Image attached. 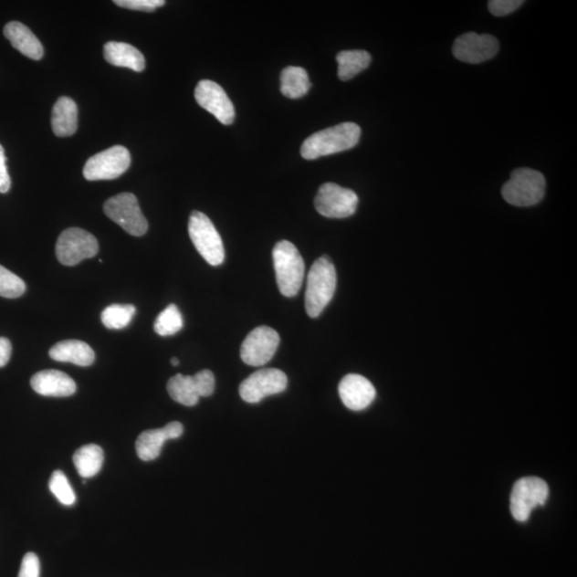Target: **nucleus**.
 Listing matches in <instances>:
<instances>
[{
    "label": "nucleus",
    "instance_id": "nucleus-31",
    "mask_svg": "<svg viewBox=\"0 0 577 577\" xmlns=\"http://www.w3.org/2000/svg\"><path fill=\"white\" fill-rule=\"evenodd\" d=\"M523 4L520 0H491L488 5L493 16H505L518 10Z\"/></svg>",
    "mask_w": 577,
    "mask_h": 577
},
{
    "label": "nucleus",
    "instance_id": "nucleus-23",
    "mask_svg": "<svg viewBox=\"0 0 577 577\" xmlns=\"http://www.w3.org/2000/svg\"><path fill=\"white\" fill-rule=\"evenodd\" d=\"M104 461L103 449L96 444H88L77 450L73 462L83 478H92L101 470Z\"/></svg>",
    "mask_w": 577,
    "mask_h": 577
},
{
    "label": "nucleus",
    "instance_id": "nucleus-21",
    "mask_svg": "<svg viewBox=\"0 0 577 577\" xmlns=\"http://www.w3.org/2000/svg\"><path fill=\"white\" fill-rule=\"evenodd\" d=\"M78 105L72 99L61 97L54 105L52 112V128L58 137H68L78 130Z\"/></svg>",
    "mask_w": 577,
    "mask_h": 577
},
{
    "label": "nucleus",
    "instance_id": "nucleus-1",
    "mask_svg": "<svg viewBox=\"0 0 577 577\" xmlns=\"http://www.w3.org/2000/svg\"><path fill=\"white\" fill-rule=\"evenodd\" d=\"M362 130L356 123L344 122L317 131L303 142L300 154L306 160L340 153L352 149L360 142Z\"/></svg>",
    "mask_w": 577,
    "mask_h": 577
},
{
    "label": "nucleus",
    "instance_id": "nucleus-5",
    "mask_svg": "<svg viewBox=\"0 0 577 577\" xmlns=\"http://www.w3.org/2000/svg\"><path fill=\"white\" fill-rule=\"evenodd\" d=\"M188 234L194 247L209 265H222L225 260L224 244L215 226L208 216L199 211L192 212L188 222Z\"/></svg>",
    "mask_w": 577,
    "mask_h": 577
},
{
    "label": "nucleus",
    "instance_id": "nucleus-16",
    "mask_svg": "<svg viewBox=\"0 0 577 577\" xmlns=\"http://www.w3.org/2000/svg\"><path fill=\"white\" fill-rule=\"evenodd\" d=\"M184 425L178 422L168 424L162 429L148 430L142 433L136 441V453L142 461H153L159 457L164 443L175 440L184 435Z\"/></svg>",
    "mask_w": 577,
    "mask_h": 577
},
{
    "label": "nucleus",
    "instance_id": "nucleus-19",
    "mask_svg": "<svg viewBox=\"0 0 577 577\" xmlns=\"http://www.w3.org/2000/svg\"><path fill=\"white\" fill-rule=\"evenodd\" d=\"M104 58L112 66L129 68L135 72H142L146 67L143 55L136 47L124 42L106 43Z\"/></svg>",
    "mask_w": 577,
    "mask_h": 577
},
{
    "label": "nucleus",
    "instance_id": "nucleus-35",
    "mask_svg": "<svg viewBox=\"0 0 577 577\" xmlns=\"http://www.w3.org/2000/svg\"><path fill=\"white\" fill-rule=\"evenodd\" d=\"M12 355V344L8 338L0 337V368L7 365Z\"/></svg>",
    "mask_w": 577,
    "mask_h": 577
},
{
    "label": "nucleus",
    "instance_id": "nucleus-18",
    "mask_svg": "<svg viewBox=\"0 0 577 577\" xmlns=\"http://www.w3.org/2000/svg\"><path fill=\"white\" fill-rule=\"evenodd\" d=\"M4 35L18 52L33 60H40L44 55L41 42L26 25L10 22L4 28Z\"/></svg>",
    "mask_w": 577,
    "mask_h": 577
},
{
    "label": "nucleus",
    "instance_id": "nucleus-25",
    "mask_svg": "<svg viewBox=\"0 0 577 577\" xmlns=\"http://www.w3.org/2000/svg\"><path fill=\"white\" fill-rule=\"evenodd\" d=\"M338 78L346 81L366 70L372 62V55L366 51H343L337 55Z\"/></svg>",
    "mask_w": 577,
    "mask_h": 577
},
{
    "label": "nucleus",
    "instance_id": "nucleus-12",
    "mask_svg": "<svg viewBox=\"0 0 577 577\" xmlns=\"http://www.w3.org/2000/svg\"><path fill=\"white\" fill-rule=\"evenodd\" d=\"M278 332L268 328L259 326L249 332L241 347V359L247 365L260 367L273 359L279 346Z\"/></svg>",
    "mask_w": 577,
    "mask_h": 577
},
{
    "label": "nucleus",
    "instance_id": "nucleus-33",
    "mask_svg": "<svg viewBox=\"0 0 577 577\" xmlns=\"http://www.w3.org/2000/svg\"><path fill=\"white\" fill-rule=\"evenodd\" d=\"M18 577H40V561L35 553L24 556Z\"/></svg>",
    "mask_w": 577,
    "mask_h": 577
},
{
    "label": "nucleus",
    "instance_id": "nucleus-8",
    "mask_svg": "<svg viewBox=\"0 0 577 577\" xmlns=\"http://www.w3.org/2000/svg\"><path fill=\"white\" fill-rule=\"evenodd\" d=\"M99 253L96 236L80 228H68L58 237L56 243V256L61 265L73 267L79 262L92 258Z\"/></svg>",
    "mask_w": 577,
    "mask_h": 577
},
{
    "label": "nucleus",
    "instance_id": "nucleus-4",
    "mask_svg": "<svg viewBox=\"0 0 577 577\" xmlns=\"http://www.w3.org/2000/svg\"><path fill=\"white\" fill-rule=\"evenodd\" d=\"M544 175L530 168H518L511 173L501 190L508 204L516 206H531L541 202L545 195Z\"/></svg>",
    "mask_w": 577,
    "mask_h": 577
},
{
    "label": "nucleus",
    "instance_id": "nucleus-11",
    "mask_svg": "<svg viewBox=\"0 0 577 577\" xmlns=\"http://www.w3.org/2000/svg\"><path fill=\"white\" fill-rule=\"evenodd\" d=\"M288 378L279 369H261L241 383L238 392L247 404H259L263 399L286 391Z\"/></svg>",
    "mask_w": 577,
    "mask_h": 577
},
{
    "label": "nucleus",
    "instance_id": "nucleus-13",
    "mask_svg": "<svg viewBox=\"0 0 577 577\" xmlns=\"http://www.w3.org/2000/svg\"><path fill=\"white\" fill-rule=\"evenodd\" d=\"M195 99L197 103L215 116L219 122L229 125L235 121V106L227 93L215 81L208 79L199 81L195 90Z\"/></svg>",
    "mask_w": 577,
    "mask_h": 577
},
{
    "label": "nucleus",
    "instance_id": "nucleus-7",
    "mask_svg": "<svg viewBox=\"0 0 577 577\" xmlns=\"http://www.w3.org/2000/svg\"><path fill=\"white\" fill-rule=\"evenodd\" d=\"M549 486L538 477H525L516 482L510 498L512 517L519 522H526L532 510L547 503Z\"/></svg>",
    "mask_w": 577,
    "mask_h": 577
},
{
    "label": "nucleus",
    "instance_id": "nucleus-14",
    "mask_svg": "<svg viewBox=\"0 0 577 577\" xmlns=\"http://www.w3.org/2000/svg\"><path fill=\"white\" fill-rule=\"evenodd\" d=\"M499 43L491 35L468 33L456 40L453 53L456 59L467 64H481L498 53Z\"/></svg>",
    "mask_w": 577,
    "mask_h": 577
},
{
    "label": "nucleus",
    "instance_id": "nucleus-17",
    "mask_svg": "<svg viewBox=\"0 0 577 577\" xmlns=\"http://www.w3.org/2000/svg\"><path fill=\"white\" fill-rule=\"evenodd\" d=\"M30 384L37 393L46 397H70L77 392V384L71 376L58 370H44L36 373Z\"/></svg>",
    "mask_w": 577,
    "mask_h": 577
},
{
    "label": "nucleus",
    "instance_id": "nucleus-6",
    "mask_svg": "<svg viewBox=\"0 0 577 577\" xmlns=\"http://www.w3.org/2000/svg\"><path fill=\"white\" fill-rule=\"evenodd\" d=\"M104 213L131 236H142L148 231L147 219L133 194L121 193L110 198L104 204Z\"/></svg>",
    "mask_w": 577,
    "mask_h": 577
},
{
    "label": "nucleus",
    "instance_id": "nucleus-32",
    "mask_svg": "<svg viewBox=\"0 0 577 577\" xmlns=\"http://www.w3.org/2000/svg\"><path fill=\"white\" fill-rule=\"evenodd\" d=\"M200 397H210L215 390V376L210 370H203L195 375Z\"/></svg>",
    "mask_w": 577,
    "mask_h": 577
},
{
    "label": "nucleus",
    "instance_id": "nucleus-9",
    "mask_svg": "<svg viewBox=\"0 0 577 577\" xmlns=\"http://www.w3.org/2000/svg\"><path fill=\"white\" fill-rule=\"evenodd\" d=\"M131 154L127 148L114 146L87 161L84 177L88 181L114 180L128 171Z\"/></svg>",
    "mask_w": 577,
    "mask_h": 577
},
{
    "label": "nucleus",
    "instance_id": "nucleus-34",
    "mask_svg": "<svg viewBox=\"0 0 577 577\" xmlns=\"http://www.w3.org/2000/svg\"><path fill=\"white\" fill-rule=\"evenodd\" d=\"M5 162H7V158H5V150L0 144V193L2 194L8 193L11 187V179Z\"/></svg>",
    "mask_w": 577,
    "mask_h": 577
},
{
    "label": "nucleus",
    "instance_id": "nucleus-3",
    "mask_svg": "<svg viewBox=\"0 0 577 577\" xmlns=\"http://www.w3.org/2000/svg\"><path fill=\"white\" fill-rule=\"evenodd\" d=\"M276 280L282 296L296 297L305 278V263L291 242L280 241L273 250Z\"/></svg>",
    "mask_w": 577,
    "mask_h": 577
},
{
    "label": "nucleus",
    "instance_id": "nucleus-24",
    "mask_svg": "<svg viewBox=\"0 0 577 577\" xmlns=\"http://www.w3.org/2000/svg\"><path fill=\"white\" fill-rule=\"evenodd\" d=\"M280 90L288 99H299L309 93L311 84L309 74L300 67H288L281 73Z\"/></svg>",
    "mask_w": 577,
    "mask_h": 577
},
{
    "label": "nucleus",
    "instance_id": "nucleus-26",
    "mask_svg": "<svg viewBox=\"0 0 577 577\" xmlns=\"http://www.w3.org/2000/svg\"><path fill=\"white\" fill-rule=\"evenodd\" d=\"M135 312L136 309L133 305H110L102 312V323L109 330H123L133 320Z\"/></svg>",
    "mask_w": 577,
    "mask_h": 577
},
{
    "label": "nucleus",
    "instance_id": "nucleus-29",
    "mask_svg": "<svg viewBox=\"0 0 577 577\" xmlns=\"http://www.w3.org/2000/svg\"><path fill=\"white\" fill-rule=\"evenodd\" d=\"M26 291V285L22 278L0 266V297L17 299Z\"/></svg>",
    "mask_w": 577,
    "mask_h": 577
},
{
    "label": "nucleus",
    "instance_id": "nucleus-15",
    "mask_svg": "<svg viewBox=\"0 0 577 577\" xmlns=\"http://www.w3.org/2000/svg\"><path fill=\"white\" fill-rule=\"evenodd\" d=\"M338 392L343 404L352 411L367 409L373 403L376 394L372 383L360 374L344 376Z\"/></svg>",
    "mask_w": 577,
    "mask_h": 577
},
{
    "label": "nucleus",
    "instance_id": "nucleus-30",
    "mask_svg": "<svg viewBox=\"0 0 577 577\" xmlns=\"http://www.w3.org/2000/svg\"><path fill=\"white\" fill-rule=\"evenodd\" d=\"M114 4L125 9L152 12L163 7L166 3L164 0H116Z\"/></svg>",
    "mask_w": 577,
    "mask_h": 577
},
{
    "label": "nucleus",
    "instance_id": "nucleus-36",
    "mask_svg": "<svg viewBox=\"0 0 577 577\" xmlns=\"http://www.w3.org/2000/svg\"><path fill=\"white\" fill-rule=\"evenodd\" d=\"M171 362H172V365L174 366V367H177L179 365V363H180L179 360L175 359V357H173V359H172Z\"/></svg>",
    "mask_w": 577,
    "mask_h": 577
},
{
    "label": "nucleus",
    "instance_id": "nucleus-2",
    "mask_svg": "<svg viewBox=\"0 0 577 577\" xmlns=\"http://www.w3.org/2000/svg\"><path fill=\"white\" fill-rule=\"evenodd\" d=\"M337 286L335 266L328 256L313 263L309 276L305 294V309L310 318H317L334 297Z\"/></svg>",
    "mask_w": 577,
    "mask_h": 577
},
{
    "label": "nucleus",
    "instance_id": "nucleus-27",
    "mask_svg": "<svg viewBox=\"0 0 577 577\" xmlns=\"http://www.w3.org/2000/svg\"><path fill=\"white\" fill-rule=\"evenodd\" d=\"M184 317H182L178 307L172 304L156 318L154 330L162 337L173 336L184 329Z\"/></svg>",
    "mask_w": 577,
    "mask_h": 577
},
{
    "label": "nucleus",
    "instance_id": "nucleus-28",
    "mask_svg": "<svg viewBox=\"0 0 577 577\" xmlns=\"http://www.w3.org/2000/svg\"><path fill=\"white\" fill-rule=\"evenodd\" d=\"M49 490L54 494L62 505L72 506L77 500L73 488L67 476L61 470H55L49 480Z\"/></svg>",
    "mask_w": 577,
    "mask_h": 577
},
{
    "label": "nucleus",
    "instance_id": "nucleus-10",
    "mask_svg": "<svg viewBox=\"0 0 577 577\" xmlns=\"http://www.w3.org/2000/svg\"><path fill=\"white\" fill-rule=\"evenodd\" d=\"M315 205L320 215L329 218L352 216L359 205V196L349 188L336 184H325L319 188Z\"/></svg>",
    "mask_w": 577,
    "mask_h": 577
},
{
    "label": "nucleus",
    "instance_id": "nucleus-20",
    "mask_svg": "<svg viewBox=\"0 0 577 577\" xmlns=\"http://www.w3.org/2000/svg\"><path fill=\"white\" fill-rule=\"evenodd\" d=\"M49 356L56 362H71L81 367L91 366L96 360V354L89 344L80 341L58 342L49 350Z\"/></svg>",
    "mask_w": 577,
    "mask_h": 577
},
{
    "label": "nucleus",
    "instance_id": "nucleus-22",
    "mask_svg": "<svg viewBox=\"0 0 577 577\" xmlns=\"http://www.w3.org/2000/svg\"><path fill=\"white\" fill-rule=\"evenodd\" d=\"M167 391L178 404L185 406H195L200 399L195 376L177 374L167 383Z\"/></svg>",
    "mask_w": 577,
    "mask_h": 577
}]
</instances>
